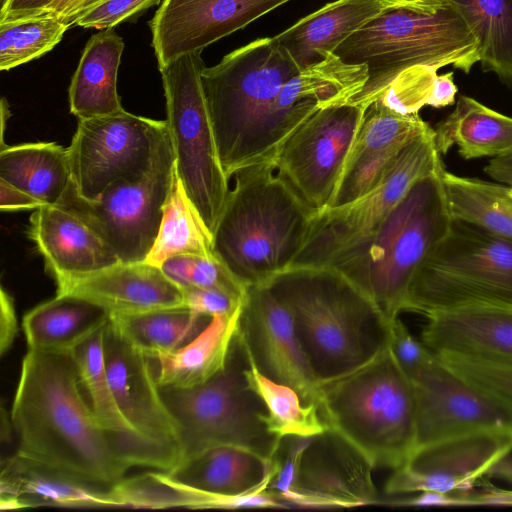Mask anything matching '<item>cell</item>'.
Segmentation results:
<instances>
[{"mask_svg":"<svg viewBox=\"0 0 512 512\" xmlns=\"http://www.w3.org/2000/svg\"><path fill=\"white\" fill-rule=\"evenodd\" d=\"M438 152L454 145L465 159H490L512 152V117L495 111L472 97L460 96L454 110L434 128Z\"/></svg>","mask_w":512,"mask_h":512,"instance_id":"cell-31","label":"cell"},{"mask_svg":"<svg viewBox=\"0 0 512 512\" xmlns=\"http://www.w3.org/2000/svg\"><path fill=\"white\" fill-rule=\"evenodd\" d=\"M104 328L105 326L98 329L72 351L82 387L98 421L113 436L132 466L154 468L151 456L115 402L104 360Z\"/></svg>","mask_w":512,"mask_h":512,"instance_id":"cell-33","label":"cell"},{"mask_svg":"<svg viewBox=\"0 0 512 512\" xmlns=\"http://www.w3.org/2000/svg\"><path fill=\"white\" fill-rule=\"evenodd\" d=\"M4 2V0H1V3Z\"/></svg>","mask_w":512,"mask_h":512,"instance_id":"cell-57","label":"cell"},{"mask_svg":"<svg viewBox=\"0 0 512 512\" xmlns=\"http://www.w3.org/2000/svg\"><path fill=\"white\" fill-rule=\"evenodd\" d=\"M123 335L152 358L170 354L197 337L211 317L186 306L156 309L132 315L109 316Z\"/></svg>","mask_w":512,"mask_h":512,"instance_id":"cell-36","label":"cell"},{"mask_svg":"<svg viewBox=\"0 0 512 512\" xmlns=\"http://www.w3.org/2000/svg\"><path fill=\"white\" fill-rule=\"evenodd\" d=\"M482 488L459 494L462 506H512V490H504L487 481L479 482Z\"/></svg>","mask_w":512,"mask_h":512,"instance_id":"cell-46","label":"cell"},{"mask_svg":"<svg viewBox=\"0 0 512 512\" xmlns=\"http://www.w3.org/2000/svg\"><path fill=\"white\" fill-rule=\"evenodd\" d=\"M212 241L211 233L175 172L157 237L145 261L160 267L176 255L212 258L215 257Z\"/></svg>","mask_w":512,"mask_h":512,"instance_id":"cell-37","label":"cell"},{"mask_svg":"<svg viewBox=\"0 0 512 512\" xmlns=\"http://www.w3.org/2000/svg\"><path fill=\"white\" fill-rule=\"evenodd\" d=\"M427 318L421 341L433 353L512 366V305H466Z\"/></svg>","mask_w":512,"mask_h":512,"instance_id":"cell-23","label":"cell"},{"mask_svg":"<svg viewBox=\"0 0 512 512\" xmlns=\"http://www.w3.org/2000/svg\"><path fill=\"white\" fill-rule=\"evenodd\" d=\"M442 181L452 219L475 224L512 242L510 186L446 170Z\"/></svg>","mask_w":512,"mask_h":512,"instance_id":"cell-34","label":"cell"},{"mask_svg":"<svg viewBox=\"0 0 512 512\" xmlns=\"http://www.w3.org/2000/svg\"><path fill=\"white\" fill-rule=\"evenodd\" d=\"M213 233V253L246 288L289 269L316 210L277 174L271 161L237 170Z\"/></svg>","mask_w":512,"mask_h":512,"instance_id":"cell-3","label":"cell"},{"mask_svg":"<svg viewBox=\"0 0 512 512\" xmlns=\"http://www.w3.org/2000/svg\"><path fill=\"white\" fill-rule=\"evenodd\" d=\"M320 412L374 465L395 470L416 449V406L410 379L389 346L375 360L322 387Z\"/></svg>","mask_w":512,"mask_h":512,"instance_id":"cell-7","label":"cell"},{"mask_svg":"<svg viewBox=\"0 0 512 512\" xmlns=\"http://www.w3.org/2000/svg\"><path fill=\"white\" fill-rule=\"evenodd\" d=\"M162 0H93L76 17L73 25L98 30L111 29L125 21L135 20Z\"/></svg>","mask_w":512,"mask_h":512,"instance_id":"cell-42","label":"cell"},{"mask_svg":"<svg viewBox=\"0 0 512 512\" xmlns=\"http://www.w3.org/2000/svg\"><path fill=\"white\" fill-rule=\"evenodd\" d=\"M204 68L201 52H194L158 69L175 172L213 237L230 188L203 90Z\"/></svg>","mask_w":512,"mask_h":512,"instance_id":"cell-10","label":"cell"},{"mask_svg":"<svg viewBox=\"0 0 512 512\" xmlns=\"http://www.w3.org/2000/svg\"><path fill=\"white\" fill-rule=\"evenodd\" d=\"M241 306L233 313L213 317L206 328L182 348L151 358L159 386L186 388L206 382L226 366L239 332Z\"/></svg>","mask_w":512,"mask_h":512,"instance_id":"cell-29","label":"cell"},{"mask_svg":"<svg viewBox=\"0 0 512 512\" xmlns=\"http://www.w3.org/2000/svg\"><path fill=\"white\" fill-rule=\"evenodd\" d=\"M193 255H176L166 259L160 266L164 275L180 289L189 285Z\"/></svg>","mask_w":512,"mask_h":512,"instance_id":"cell-51","label":"cell"},{"mask_svg":"<svg viewBox=\"0 0 512 512\" xmlns=\"http://www.w3.org/2000/svg\"><path fill=\"white\" fill-rule=\"evenodd\" d=\"M489 476L512 482V458L508 455L499 460L488 472Z\"/></svg>","mask_w":512,"mask_h":512,"instance_id":"cell-55","label":"cell"},{"mask_svg":"<svg viewBox=\"0 0 512 512\" xmlns=\"http://www.w3.org/2000/svg\"><path fill=\"white\" fill-rule=\"evenodd\" d=\"M54 0H4L0 22L43 15Z\"/></svg>","mask_w":512,"mask_h":512,"instance_id":"cell-47","label":"cell"},{"mask_svg":"<svg viewBox=\"0 0 512 512\" xmlns=\"http://www.w3.org/2000/svg\"><path fill=\"white\" fill-rule=\"evenodd\" d=\"M36 506L71 508L113 507L108 489H103L17 452L1 462V510Z\"/></svg>","mask_w":512,"mask_h":512,"instance_id":"cell-25","label":"cell"},{"mask_svg":"<svg viewBox=\"0 0 512 512\" xmlns=\"http://www.w3.org/2000/svg\"><path fill=\"white\" fill-rule=\"evenodd\" d=\"M103 352L118 409L151 456L154 468L173 469L183 458L180 428L162 398L151 358L110 319L104 328Z\"/></svg>","mask_w":512,"mask_h":512,"instance_id":"cell-15","label":"cell"},{"mask_svg":"<svg viewBox=\"0 0 512 512\" xmlns=\"http://www.w3.org/2000/svg\"><path fill=\"white\" fill-rule=\"evenodd\" d=\"M387 9L405 8L431 12L443 7L448 0H377Z\"/></svg>","mask_w":512,"mask_h":512,"instance_id":"cell-54","label":"cell"},{"mask_svg":"<svg viewBox=\"0 0 512 512\" xmlns=\"http://www.w3.org/2000/svg\"><path fill=\"white\" fill-rule=\"evenodd\" d=\"M450 369L497 403L512 418V366L457 354H436Z\"/></svg>","mask_w":512,"mask_h":512,"instance_id":"cell-41","label":"cell"},{"mask_svg":"<svg viewBox=\"0 0 512 512\" xmlns=\"http://www.w3.org/2000/svg\"><path fill=\"white\" fill-rule=\"evenodd\" d=\"M108 320L109 314L98 305L76 296L56 294L25 314L22 329L28 350L72 353Z\"/></svg>","mask_w":512,"mask_h":512,"instance_id":"cell-30","label":"cell"},{"mask_svg":"<svg viewBox=\"0 0 512 512\" xmlns=\"http://www.w3.org/2000/svg\"><path fill=\"white\" fill-rule=\"evenodd\" d=\"M386 9L377 0H336L301 18L274 39L302 70L325 59Z\"/></svg>","mask_w":512,"mask_h":512,"instance_id":"cell-27","label":"cell"},{"mask_svg":"<svg viewBox=\"0 0 512 512\" xmlns=\"http://www.w3.org/2000/svg\"><path fill=\"white\" fill-rule=\"evenodd\" d=\"M28 234L55 280L92 273L120 262L90 227L57 205L37 208L30 216Z\"/></svg>","mask_w":512,"mask_h":512,"instance_id":"cell-24","label":"cell"},{"mask_svg":"<svg viewBox=\"0 0 512 512\" xmlns=\"http://www.w3.org/2000/svg\"><path fill=\"white\" fill-rule=\"evenodd\" d=\"M277 461H267L249 450L217 446L181 460L168 476L191 489L237 496L267 489L277 472Z\"/></svg>","mask_w":512,"mask_h":512,"instance_id":"cell-26","label":"cell"},{"mask_svg":"<svg viewBox=\"0 0 512 512\" xmlns=\"http://www.w3.org/2000/svg\"><path fill=\"white\" fill-rule=\"evenodd\" d=\"M389 348L403 372L413 378L434 356V353L417 340L397 317L390 324Z\"/></svg>","mask_w":512,"mask_h":512,"instance_id":"cell-43","label":"cell"},{"mask_svg":"<svg viewBox=\"0 0 512 512\" xmlns=\"http://www.w3.org/2000/svg\"><path fill=\"white\" fill-rule=\"evenodd\" d=\"M484 172L494 181L512 187V152L490 159Z\"/></svg>","mask_w":512,"mask_h":512,"instance_id":"cell-53","label":"cell"},{"mask_svg":"<svg viewBox=\"0 0 512 512\" xmlns=\"http://www.w3.org/2000/svg\"><path fill=\"white\" fill-rule=\"evenodd\" d=\"M123 50V39L113 28L101 30L87 41L68 89L70 112L78 119L124 110L117 92Z\"/></svg>","mask_w":512,"mask_h":512,"instance_id":"cell-28","label":"cell"},{"mask_svg":"<svg viewBox=\"0 0 512 512\" xmlns=\"http://www.w3.org/2000/svg\"><path fill=\"white\" fill-rule=\"evenodd\" d=\"M291 0H162L148 22L158 68L243 29Z\"/></svg>","mask_w":512,"mask_h":512,"instance_id":"cell-20","label":"cell"},{"mask_svg":"<svg viewBox=\"0 0 512 512\" xmlns=\"http://www.w3.org/2000/svg\"><path fill=\"white\" fill-rule=\"evenodd\" d=\"M249 360L246 378L265 405L267 415L264 422L270 433L280 439L286 436L310 437L329 428L318 405L305 402L292 387L267 378Z\"/></svg>","mask_w":512,"mask_h":512,"instance_id":"cell-38","label":"cell"},{"mask_svg":"<svg viewBox=\"0 0 512 512\" xmlns=\"http://www.w3.org/2000/svg\"><path fill=\"white\" fill-rule=\"evenodd\" d=\"M55 282L57 294L85 299L103 308L109 316L184 306L181 289L160 267L146 261L118 262L99 271Z\"/></svg>","mask_w":512,"mask_h":512,"instance_id":"cell-22","label":"cell"},{"mask_svg":"<svg viewBox=\"0 0 512 512\" xmlns=\"http://www.w3.org/2000/svg\"><path fill=\"white\" fill-rule=\"evenodd\" d=\"M166 132L165 120L125 110L79 119L67 147L74 188L94 200L114 182L142 177Z\"/></svg>","mask_w":512,"mask_h":512,"instance_id":"cell-13","label":"cell"},{"mask_svg":"<svg viewBox=\"0 0 512 512\" xmlns=\"http://www.w3.org/2000/svg\"><path fill=\"white\" fill-rule=\"evenodd\" d=\"M473 34L483 71L512 89V0H448Z\"/></svg>","mask_w":512,"mask_h":512,"instance_id":"cell-35","label":"cell"},{"mask_svg":"<svg viewBox=\"0 0 512 512\" xmlns=\"http://www.w3.org/2000/svg\"><path fill=\"white\" fill-rule=\"evenodd\" d=\"M43 204L26 192L0 179V209L2 212L37 209Z\"/></svg>","mask_w":512,"mask_h":512,"instance_id":"cell-49","label":"cell"},{"mask_svg":"<svg viewBox=\"0 0 512 512\" xmlns=\"http://www.w3.org/2000/svg\"><path fill=\"white\" fill-rule=\"evenodd\" d=\"M267 283L288 309L321 387L363 368L388 348L390 325L338 270L293 267Z\"/></svg>","mask_w":512,"mask_h":512,"instance_id":"cell-2","label":"cell"},{"mask_svg":"<svg viewBox=\"0 0 512 512\" xmlns=\"http://www.w3.org/2000/svg\"><path fill=\"white\" fill-rule=\"evenodd\" d=\"M181 292L184 306L196 314L211 318L235 312L243 301L219 290L196 286L182 288Z\"/></svg>","mask_w":512,"mask_h":512,"instance_id":"cell-44","label":"cell"},{"mask_svg":"<svg viewBox=\"0 0 512 512\" xmlns=\"http://www.w3.org/2000/svg\"><path fill=\"white\" fill-rule=\"evenodd\" d=\"M473 304L512 305V242L453 219L414 274L405 311L427 317Z\"/></svg>","mask_w":512,"mask_h":512,"instance_id":"cell-9","label":"cell"},{"mask_svg":"<svg viewBox=\"0 0 512 512\" xmlns=\"http://www.w3.org/2000/svg\"><path fill=\"white\" fill-rule=\"evenodd\" d=\"M444 170L418 179L377 229L330 267L359 288L389 325L405 311L414 274L452 223Z\"/></svg>","mask_w":512,"mask_h":512,"instance_id":"cell-5","label":"cell"},{"mask_svg":"<svg viewBox=\"0 0 512 512\" xmlns=\"http://www.w3.org/2000/svg\"><path fill=\"white\" fill-rule=\"evenodd\" d=\"M511 193H512V187H511Z\"/></svg>","mask_w":512,"mask_h":512,"instance_id":"cell-58","label":"cell"},{"mask_svg":"<svg viewBox=\"0 0 512 512\" xmlns=\"http://www.w3.org/2000/svg\"><path fill=\"white\" fill-rule=\"evenodd\" d=\"M429 127L399 153L382 179L360 198L317 211L293 267H332L368 238L420 178L443 168Z\"/></svg>","mask_w":512,"mask_h":512,"instance_id":"cell-11","label":"cell"},{"mask_svg":"<svg viewBox=\"0 0 512 512\" xmlns=\"http://www.w3.org/2000/svg\"><path fill=\"white\" fill-rule=\"evenodd\" d=\"M174 174L167 128L142 177L114 182L94 200L81 197L71 182L57 206L90 227L120 262L145 261L157 237Z\"/></svg>","mask_w":512,"mask_h":512,"instance_id":"cell-12","label":"cell"},{"mask_svg":"<svg viewBox=\"0 0 512 512\" xmlns=\"http://www.w3.org/2000/svg\"><path fill=\"white\" fill-rule=\"evenodd\" d=\"M416 406V448L456 435L512 428V418L434 353L410 379Z\"/></svg>","mask_w":512,"mask_h":512,"instance_id":"cell-19","label":"cell"},{"mask_svg":"<svg viewBox=\"0 0 512 512\" xmlns=\"http://www.w3.org/2000/svg\"><path fill=\"white\" fill-rule=\"evenodd\" d=\"M239 334L249 358L264 376L292 387L305 402L320 409L323 389L313 375L288 309L268 283L247 287Z\"/></svg>","mask_w":512,"mask_h":512,"instance_id":"cell-18","label":"cell"},{"mask_svg":"<svg viewBox=\"0 0 512 512\" xmlns=\"http://www.w3.org/2000/svg\"><path fill=\"white\" fill-rule=\"evenodd\" d=\"M9 116H10L9 103L6 100V98L3 97L1 100V137H0L1 143H0V146L5 145L4 132H5V127H6L7 120L9 118Z\"/></svg>","mask_w":512,"mask_h":512,"instance_id":"cell-56","label":"cell"},{"mask_svg":"<svg viewBox=\"0 0 512 512\" xmlns=\"http://www.w3.org/2000/svg\"><path fill=\"white\" fill-rule=\"evenodd\" d=\"M333 53L347 64L367 67L364 87L348 101L365 109L405 72L452 65L469 73L480 59L473 34L449 1L431 12L386 9Z\"/></svg>","mask_w":512,"mask_h":512,"instance_id":"cell-6","label":"cell"},{"mask_svg":"<svg viewBox=\"0 0 512 512\" xmlns=\"http://www.w3.org/2000/svg\"><path fill=\"white\" fill-rule=\"evenodd\" d=\"M457 91L452 72L435 75L427 105L434 108L453 105Z\"/></svg>","mask_w":512,"mask_h":512,"instance_id":"cell-50","label":"cell"},{"mask_svg":"<svg viewBox=\"0 0 512 512\" xmlns=\"http://www.w3.org/2000/svg\"><path fill=\"white\" fill-rule=\"evenodd\" d=\"M18 332L17 315L12 296L1 287L0 293V354L12 347Z\"/></svg>","mask_w":512,"mask_h":512,"instance_id":"cell-45","label":"cell"},{"mask_svg":"<svg viewBox=\"0 0 512 512\" xmlns=\"http://www.w3.org/2000/svg\"><path fill=\"white\" fill-rule=\"evenodd\" d=\"M301 70L274 37L258 38L202 71V85L222 169L274 157L272 124L283 86Z\"/></svg>","mask_w":512,"mask_h":512,"instance_id":"cell-4","label":"cell"},{"mask_svg":"<svg viewBox=\"0 0 512 512\" xmlns=\"http://www.w3.org/2000/svg\"><path fill=\"white\" fill-rule=\"evenodd\" d=\"M0 179L43 206L57 205L72 182L68 149L56 142L0 146Z\"/></svg>","mask_w":512,"mask_h":512,"instance_id":"cell-32","label":"cell"},{"mask_svg":"<svg viewBox=\"0 0 512 512\" xmlns=\"http://www.w3.org/2000/svg\"><path fill=\"white\" fill-rule=\"evenodd\" d=\"M93 0H54L46 9L45 14L57 17L67 25H73L80 12Z\"/></svg>","mask_w":512,"mask_h":512,"instance_id":"cell-52","label":"cell"},{"mask_svg":"<svg viewBox=\"0 0 512 512\" xmlns=\"http://www.w3.org/2000/svg\"><path fill=\"white\" fill-rule=\"evenodd\" d=\"M364 111L351 102L320 108L276 151L277 174L310 208L330 206Z\"/></svg>","mask_w":512,"mask_h":512,"instance_id":"cell-14","label":"cell"},{"mask_svg":"<svg viewBox=\"0 0 512 512\" xmlns=\"http://www.w3.org/2000/svg\"><path fill=\"white\" fill-rule=\"evenodd\" d=\"M72 353L28 350L10 420L17 453L85 483L109 489L132 464L87 403Z\"/></svg>","mask_w":512,"mask_h":512,"instance_id":"cell-1","label":"cell"},{"mask_svg":"<svg viewBox=\"0 0 512 512\" xmlns=\"http://www.w3.org/2000/svg\"><path fill=\"white\" fill-rule=\"evenodd\" d=\"M250 360L238 332L223 370L186 388L159 386L180 428L183 458L217 446H235L272 461L281 439L270 433L265 405L249 386Z\"/></svg>","mask_w":512,"mask_h":512,"instance_id":"cell-8","label":"cell"},{"mask_svg":"<svg viewBox=\"0 0 512 512\" xmlns=\"http://www.w3.org/2000/svg\"><path fill=\"white\" fill-rule=\"evenodd\" d=\"M113 507L145 509H218L222 496L197 491L172 480L165 471L123 478L108 489Z\"/></svg>","mask_w":512,"mask_h":512,"instance_id":"cell-39","label":"cell"},{"mask_svg":"<svg viewBox=\"0 0 512 512\" xmlns=\"http://www.w3.org/2000/svg\"><path fill=\"white\" fill-rule=\"evenodd\" d=\"M390 506H462L458 494L442 493L432 490L419 492L418 495L397 500H386Z\"/></svg>","mask_w":512,"mask_h":512,"instance_id":"cell-48","label":"cell"},{"mask_svg":"<svg viewBox=\"0 0 512 512\" xmlns=\"http://www.w3.org/2000/svg\"><path fill=\"white\" fill-rule=\"evenodd\" d=\"M430 126L419 113L403 114L381 99L366 107L329 207L350 203L371 190L402 149Z\"/></svg>","mask_w":512,"mask_h":512,"instance_id":"cell-21","label":"cell"},{"mask_svg":"<svg viewBox=\"0 0 512 512\" xmlns=\"http://www.w3.org/2000/svg\"><path fill=\"white\" fill-rule=\"evenodd\" d=\"M512 451V428L477 430L415 449L393 470L386 495L432 490L450 494L470 492L483 475Z\"/></svg>","mask_w":512,"mask_h":512,"instance_id":"cell-17","label":"cell"},{"mask_svg":"<svg viewBox=\"0 0 512 512\" xmlns=\"http://www.w3.org/2000/svg\"><path fill=\"white\" fill-rule=\"evenodd\" d=\"M374 468L358 448L329 427L310 437L281 502L287 508L316 509L385 504L373 480Z\"/></svg>","mask_w":512,"mask_h":512,"instance_id":"cell-16","label":"cell"},{"mask_svg":"<svg viewBox=\"0 0 512 512\" xmlns=\"http://www.w3.org/2000/svg\"><path fill=\"white\" fill-rule=\"evenodd\" d=\"M69 27L50 14L0 22V69L7 71L43 56Z\"/></svg>","mask_w":512,"mask_h":512,"instance_id":"cell-40","label":"cell"}]
</instances>
